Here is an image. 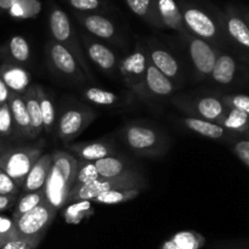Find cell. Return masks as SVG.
Masks as SVG:
<instances>
[{
  "label": "cell",
  "instance_id": "6da1fadb",
  "mask_svg": "<svg viewBox=\"0 0 249 249\" xmlns=\"http://www.w3.org/2000/svg\"><path fill=\"white\" fill-rule=\"evenodd\" d=\"M118 136L128 150L140 157H162L172 145L167 133L157 126L140 122H131L124 125Z\"/></svg>",
  "mask_w": 249,
  "mask_h": 249
},
{
  "label": "cell",
  "instance_id": "7a4b0ae2",
  "mask_svg": "<svg viewBox=\"0 0 249 249\" xmlns=\"http://www.w3.org/2000/svg\"><path fill=\"white\" fill-rule=\"evenodd\" d=\"M77 158L67 151L53 152V164L48 175L44 191L45 199L56 212L67 204L68 195L74 185Z\"/></svg>",
  "mask_w": 249,
  "mask_h": 249
},
{
  "label": "cell",
  "instance_id": "3957f363",
  "mask_svg": "<svg viewBox=\"0 0 249 249\" xmlns=\"http://www.w3.org/2000/svg\"><path fill=\"white\" fill-rule=\"evenodd\" d=\"M45 141L40 139L31 145L9 146L0 157V168L14 180L19 190L36 160L44 155Z\"/></svg>",
  "mask_w": 249,
  "mask_h": 249
},
{
  "label": "cell",
  "instance_id": "277c9868",
  "mask_svg": "<svg viewBox=\"0 0 249 249\" xmlns=\"http://www.w3.org/2000/svg\"><path fill=\"white\" fill-rule=\"evenodd\" d=\"M147 186L145 177L140 172H130L114 178H100L91 184L74 186L71 190L67 204L74 201H91L105 192L114 190L139 189L143 190Z\"/></svg>",
  "mask_w": 249,
  "mask_h": 249
},
{
  "label": "cell",
  "instance_id": "5b68a950",
  "mask_svg": "<svg viewBox=\"0 0 249 249\" xmlns=\"http://www.w3.org/2000/svg\"><path fill=\"white\" fill-rule=\"evenodd\" d=\"M57 212L45 201L36 208L15 220L17 240L26 242L32 249H36L45 237Z\"/></svg>",
  "mask_w": 249,
  "mask_h": 249
},
{
  "label": "cell",
  "instance_id": "8992f818",
  "mask_svg": "<svg viewBox=\"0 0 249 249\" xmlns=\"http://www.w3.org/2000/svg\"><path fill=\"white\" fill-rule=\"evenodd\" d=\"M147 68V49L139 44L134 51L119 60L118 72L126 89L145 104L152 105L153 100L146 89L145 78Z\"/></svg>",
  "mask_w": 249,
  "mask_h": 249
},
{
  "label": "cell",
  "instance_id": "52a82bcc",
  "mask_svg": "<svg viewBox=\"0 0 249 249\" xmlns=\"http://www.w3.org/2000/svg\"><path fill=\"white\" fill-rule=\"evenodd\" d=\"M50 32L53 36V40L56 43L61 44L63 48L67 49L73 57L75 58L78 63H79L80 68L84 72L87 80L91 84L96 83L92 71L90 68L88 58L85 56V53L83 51L82 45L78 41L77 36H75L74 32H73L72 24H71L70 18L67 15L60 9H55L50 15Z\"/></svg>",
  "mask_w": 249,
  "mask_h": 249
},
{
  "label": "cell",
  "instance_id": "ba28073f",
  "mask_svg": "<svg viewBox=\"0 0 249 249\" xmlns=\"http://www.w3.org/2000/svg\"><path fill=\"white\" fill-rule=\"evenodd\" d=\"M172 104L191 118L204 119L214 123H216L226 111V106L220 96L214 95H174Z\"/></svg>",
  "mask_w": 249,
  "mask_h": 249
},
{
  "label": "cell",
  "instance_id": "9c48e42d",
  "mask_svg": "<svg viewBox=\"0 0 249 249\" xmlns=\"http://www.w3.org/2000/svg\"><path fill=\"white\" fill-rule=\"evenodd\" d=\"M209 79L225 88H249V66L231 53L220 50Z\"/></svg>",
  "mask_w": 249,
  "mask_h": 249
},
{
  "label": "cell",
  "instance_id": "30bf717a",
  "mask_svg": "<svg viewBox=\"0 0 249 249\" xmlns=\"http://www.w3.org/2000/svg\"><path fill=\"white\" fill-rule=\"evenodd\" d=\"M96 118L94 109L83 105L70 106L61 112L56 123L55 131L58 140L65 145L72 143L73 140L82 135L85 129Z\"/></svg>",
  "mask_w": 249,
  "mask_h": 249
},
{
  "label": "cell",
  "instance_id": "8fae6325",
  "mask_svg": "<svg viewBox=\"0 0 249 249\" xmlns=\"http://www.w3.org/2000/svg\"><path fill=\"white\" fill-rule=\"evenodd\" d=\"M45 55L49 68L53 75L72 84L88 83L79 63L75 61L72 53L61 44L53 40L49 41L45 49Z\"/></svg>",
  "mask_w": 249,
  "mask_h": 249
},
{
  "label": "cell",
  "instance_id": "7c38bea8",
  "mask_svg": "<svg viewBox=\"0 0 249 249\" xmlns=\"http://www.w3.org/2000/svg\"><path fill=\"white\" fill-rule=\"evenodd\" d=\"M187 51L194 65L197 79L206 80L211 77L212 71L218 58L219 49L208 41L195 36H187Z\"/></svg>",
  "mask_w": 249,
  "mask_h": 249
},
{
  "label": "cell",
  "instance_id": "4fadbf2b",
  "mask_svg": "<svg viewBox=\"0 0 249 249\" xmlns=\"http://www.w3.org/2000/svg\"><path fill=\"white\" fill-rule=\"evenodd\" d=\"M182 18L185 26L195 34V36L208 41L221 50L220 48L224 45V40L220 36V32L215 22L206 12L196 7H190L184 11Z\"/></svg>",
  "mask_w": 249,
  "mask_h": 249
},
{
  "label": "cell",
  "instance_id": "5bb4252c",
  "mask_svg": "<svg viewBox=\"0 0 249 249\" xmlns=\"http://www.w3.org/2000/svg\"><path fill=\"white\" fill-rule=\"evenodd\" d=\"M225 31L236 48V57L249 66V27L243 18L230 15L225 21Z\"/></svg>",
  "mask_w": 249,
  "mask_h": 249
},
{
  "label": "cell",
  "instance_id": "9a60e30c",
  "mask_svg": "<svg viewBox=\"0 0 249 249\" xmlns=\"http://www.w3.org/2000/svg\"><path fill=\"white\" fill-rule=\"evenodd\" d=\"M66 150L74 156L78 160H89V162H96L108 156L116 155V147L108 140H95V141H84V142L68 143Z\"/></svg>",
  "mask_w": 249,
  "mask_h": 249
},
{
  "label": "cell",
  "instance_id": "2e32d148",
  "mask_svg": "<svg viewBox=\"0 0 249 249\" xmlns=\"http://www.w3.org/2000/svg\"><path fill=\"white\" fill-rule=\"evenodd\" d=\"M146 89L151 99L160 100L165 97L174 96L177 90L179 89V85L173 82L168 77H165L162 72L155 67L151 60L147 56V68H146V78H145Z\"/></svg>",
  "mask_w": 249,
  "mask_h": 249
},
{
  "label": "cell",
  "instance_id": "e0dca14e",
  "mask_svg": "<svg viewBox=\"0 0 249 249\" xmlns=\"http://www.w3.org/2000/svg\"><path fill=\"white\" fill-rule=\"evenodd\" d=\"M83 41H84L85 50H87V58H89L106 74H116L119 65V58L116 53H113L107 45L96 40L84 38Z\"/></svg>",
  "mask_w": 249,
  "mask_h": 249
},
{
  "label": "cell",
  "instance_id": "ac0fdd59",
  "mask_svg": "<svg viewBox=\"0 0 249 249\" xmlns=\"http://www.w3.org/2000/svg\"><path fill=\"white\" fill-rule=\"evenodd\" d=\"M147 56L160 72L179 85L184 75L179 61L172 53L157 46H150L147 49Z\"/></svg>",
  "mask_w": 249,
  "mask_h": 249
},
{
  "label": "cell",
  "instance_id": "d6986e66",
  "mask_svg": "<svg viewBox=\"0 0 249 249\" xmlns=\"http://www.w3.org/2000/svg\"><path fill=\"white\" fill-rule=\"evenodd\" d=\"M7 104L11 111L12 122H14V138L16 139H27L32 140L31 134V121H29L28 112H27L26 104L22 95L10 92Z\"/></svg>",
  "mask_w": 249,
  "mask_h": 249
},
{
  "label": "cell",
  "instance_id": "ffe728a7",
  "mask_svg": "<svg viewBox=\"0 0 249 249\" xmlns=\"http://www.w3.org/2000/svg\"><path fill=\"white\" fill-rule=\"evenodd\" d=\"M0 78L7 89L15 94L23 95L31 87V73L23 66L4 62L0 66Z\"/></svg>",
  "mask_w": 249,
  "mask_h": 249
},
{
  "label": "cell",
  "instance_id": "44dd1931",
  "mask_svg": "<svg viewBox=\"0 0 249 249\" xmlns=\"http://www.w3.org/2000/svg\"><path fill=\"white\" fill-rule=\"evenodd\" d=\"M181 124L186 129H189L192 133L197 134L203 138L211 139V140H219L224 141V142L229 143L232 140L235 134L229 133L228 130L220 126L219 124L214 123V122L204 121V119H197L191 118V117H186V118L181 119Z\"/></svg>",
  "mask_w": 249,
  "mask_h": 249
},
{
  "label": "cell",
  "instance_id": "7402d4cb",
  "mask_svg": "<svg viewBox=\"0 0 249 249\" xmlns=\"http://www.w3.org/2000/svg\"><path fill=\"white\" fill-rule=\"evenodd\" d=\"M51 164H53V153H44L29 170L21 189L22 191L27 194L43 189L50 173Z\"/></svg>",
  "mask_w": 249,
  "mask_h": 249
},
{
  "label": "cell",
  "instance_id": "603a6c76",
  "mask_svg": "<svg viewBox=\"0 0 249 249\" xmlns=\"http://www.w3.org/2000/svg\"><path fill=\"white\" fill-rule=\"evenodd\" d=\"M95 165L101 178H114L126 173L138 172L130 160L118 155H112L96 160Z\"/></svg>",
  "mask_w": 249,
  "mask_h": 249
},
{
  "label": "cell",
  "instance_id": "cb8c5ba5",
  "mask_svg": "<svg viewBox=\"0 0 249 249\" xmlns=\"http://www.w3.org/2000/svg\"><path fill=\"white\" fill-rule=\"evenodd\" d=\"M26 104L27 112H28L29 121H31V134L32 140L40 138L41 134L44 133L43 128V118H41L40 105H39L38 96H36V85H31L22 95Z\"/></svg>",
  "mask_w": 249,
  "mask_h": 249
},
{
  "label": "cell",
  "instance_id": "d4e9b609",
  "mask_svg": "<svg viewBox=\"0 0 249 249\" xmlns=\"http://www.w3.org/2000/svg\"><path fill=\"white\" fill-rule=\"evenodd\" d=\"M2 57L5 58V62L15 63V65L24 66L31 61V48L29 44L23 36H12L6 44L4 49Z\"/></svg>",
  "mask_w": 249,
  "mask_h": 249
},
{
  "label": "cell",
  "instance_id": "484cf974",
  "mask_svg": "<svg viewBox=\"0 0 249 249\" xmlns=\"http://www.w3.org/2000/svg\"><path fill=\"white\" fill-rule=\"evenodd\" d=\"M158 16L163 26L173 31L185 33V23L182 14L180 12L174 0H158Z\"/></svg>",
  "mask_w": 249,
  "mask_h": 249
},
{
  "label": "cell",
  "instance_id": "4316f807",
  "mask_svg": "<svg viewBox=\"0 0 249 249\" xmlns=\"http://www.w3.org/2000/svg\"><path fill=\"white\" fill-rule=\"evenodd\" d=\"M83 26L89 33L100 39L116 41V27L109 19L100 15H89L83 18Z\"/></svg>",
  "mask_w": 249,
  "mask_h": 249
},
{
  "label": "cell",
  "instance_id": "83f0119b",
  "mask_svg": "<svg viewBox=\"0 0 249 249\" xmlns=\"http://www.w3.org/2000/svg\"><path fill=\"white\" fill-rule=\"evenodd\" d=\"M206 246V237L197 231H180L170 240L163 242L160 249H201Z\"/></svg>",
  "mask_w": 249,
  "mask_h": 249
},
{
  "label": "cell",
  "instance_id": "f1b7e54d",
  "mask_svg": "<svg viewBox=\"0 0 249 249\" xmlns=\"http://www.w3.org/2000/svg\"><path fill=\"white\" fill-rule=\"evenodd\" d=\"M216 124L223 126L229 133L235 135H245L249 130V117L237 109L228 108L223 116L216 121Z\"/></svg>",
  "mask_w": 249,
  "mask_h": 249
},
{
  "label": "cell",
  "instance_id": "f546056e",
  "mask_svg": "<svg viewBox=\"0 0 249 249\" xmlns=\"http://www.w3.org/2000/svg\"><path fill=\"white\" fill-rule=\"evenodd\" d=\"M36 96H38L39 105H40L41 118H43L44 133L46 135H53L56 126V112L53 101L49 97L48 92L41 85H36Z\"/></svg>",
  "mask_w": 249,
  "mask_h": 249
},
{
  "label": "cell",
  "instance_id": "4dcf8cb0",
  "mask_svg": "<svg viewBox=\"0 0 249 249\" xmlns=\"http://www.w3.org/2000/svg\"><path fill=\"white\" fill-rule=\"evenodd\" d=\"M83 97L90 104L97 105L101 107H118L122 105L123 97L119 94L108 90L101 89L97 87L85 88L82 92Z\"/></svg>",
  "mask_w": 249,
  "mask_h": 249
},
{
  "label": "cell",
  "instance_id": "1f68e13d",
  "mask_svg": "<svg viewBox=\"0 0 249 249\" xmlns=\"http://www.w3.org/2000/svg\"><path fill=\"white\" fill-rule=\"evenodd\" d=\"M94 214L91 201H74L63 207L62 216L67 224L77 225Z\"/></svg>",
  "mask_w": 249,
  "mask_h": 249
},
{
  "label": "cell",
  "instance_id": "d6a6232c",
  "mask_svg": "<svg viewBox=\"0 0 249 249\" xmlns=\"http://www.w3.org/2000/svg\"><path fill=\"white\" fill-rule=\"evenodd\" d=\"M44 201H45V191H44V187L38 190V191L27 192L22 197H18L16 204H15L14 212H12V220H17L23 214L33 211L34 208H36Z\"/></svg>",
  "mask_w": 249,
  "mask_h": 249
},
{
  "label": "cell",
  "instance_id": "836d02e7",
  "mask_svg": "<svg viewBox=\"0 0 249 249\" xmlns=\"http://www.w3.org/2000/svg\"><path fill=\"white\" fill-rule=\"evenodd\" d=\"M142 190L139 189H126V190H114V191L105 192L100 195L96 198L92 199L94 203L99 204H119L124 202L131 201L136 198L141 194Z\"/></svg>",
  "mask_w": 249,
  "mask_h": 249
},
{
  "label": "cell",
  "instance_id": "e575fe53",
  "mask_svg": "<svg viewBox=\"0 0 249 249\" xmlns=\"http://www.w3.org/2000/svg\"><path fill=\"white\" fill-rule=\"evenodd\" d=\"M100 178L101 177L97 172L95 162H89V160H83L77 158V173H75L73 187L91 184V182L96 181Z\"/></svg>",
  "mask_w": 249,
  "mask_h": 249
},
{
  "label": "cell",
  "instance_id": "d590c367",
  "mask_svg": "<svg viewBox=\"0 0 249 249\" xmlns=\"http://www.w3.org/2000/svg\"><path fill=\"white\" fill-rule=\"evenodd\" d=\"M10 15L17 18H31L40 11V2L38 0H19L9 10Z\"/></svg>",
  "mask_w": 249,
  "mask_h": 249
},
{
  "label": "cell",
  "instance_id": "8d00e7d4",
  "mask_svg": "<svg viewBox=\"0 0 249 249\" xmlns=\"http://www.w3.org/2000/svg\"><path fill=\"white\" fill-rule=\"evenodd\" d=\"M223 104L228 108L237 109L249 117V95L248 94H223L220 95Z\"/></svg>",
  "mask_w": 249,
  "mask_h": 249
},
{
  "label": "cell",
  "instance_id": "74e56055",
  "mask_svg": "<svg viewBox=\"0 0 249 249\" xmlns=\"http://www.w3.org/2000/svg\"><path fill=\"white\" fill-rule=\"evenodd\" d=\"M236 157L249 169V139L243 135H237L228 143Z\"/></svg>",
  "mask_w": 249,
  "mask_h": 249
},
{
  "label": "cell",
  "instance_id": "f35d334b",
  "mask_svg": "<svg viewBox=\"0 0 249 249\" xmlns=\"http://www.w3.org/2000/svg\"><path fill=\"white\" fill-rule=\"evenodd\" d=\"M0 138L15 140L14 122H12L11 111H10V106L7 102L0 107Z\"/></svg>",
  "mask_w": 249,
  "mask_h": 249
},
{
  "label": "cell",
  "instance_id": "ab89813d",
  "mask_svg": "<svg viewBox=\"0 0 249 249\" xmlns=\"http://www.w3.org/2000/svg\"><path fill=\"white\" fill-rule=\"evenodd\" d=\"M12 240H17L15 221L10 216L0 214V248Z\"/></svg>",
  "mask_w": 249,
  "mask_h": 249
},
{
  "label": "cell",
  "instance_id": "60d3db41",
  "mask_svg": "<svg viewBox=\"0 0 249 249\" xmlns=\"http://www.w3.org/2000/svg\"><path fill=\"white\" fill-rule=\"evenodd\" d=\"M19 194V189L15 184L14 180L0 168V195L9 196V195Z\"/></svg>",
  "mask_w": 249,
  "mask_h": 249
},
{
  "label": "cell",
  "instance_id": "b9f144b4",
  "mask_svg": "<svg viewBox=\"0 0 249 249\" xmlns=\"http://www.w3.org/2000/svg\"><path fill=\"white\" fill-rule=\"evenodd\" d=\"M126 4L131 11L140 17H146L150 15L151 0H126Z\"/></svg>",
  "mask_w": 249,
  "mask_h": 249
},
{
  "label": "cell",
  "instance_id": "7bdbcfd3",
  "mask_svg": "<svg viewBox=\"0 0 249 249\" xmlns=\"http://www.w3.org/2000/svg\"><path fill=\"white\" fill-rule=\"evenodd\" d=\"M213 249H249L248 241H220L212 246Z\"/></svg>",
  "mask_w": 249,
  "mask_h": 249
},
{
  "label": "cell",
  "instance_id": "ee69618b",
  "mask_svg": "<svg viewBox=\"0 0 249 249\" xmlns=\"http://www.w3.org/2000/svg\"><path fill=\"white\" fill-rule=\"evenodd\" d=\"M71 5L80 11H90L99 7V0H71Z\"/></svg>",
  "mask_w": 249,
  "mask_h": 249
},
{
  "label": "cell",
  "instance_id": "f6af8a7d",
  "mask_svg": "<svg viewBox=\"0 0 249 249\" xmlns=\"http://www.w3.org/2000/svg\"><path fill=\"white\" fill-rule=\"evenodd\" d=\"M19 194L17 195H9V196H2L0 195V213L4 211H7L9 208H11L12 206H15L18 199Z\"/></svg>",
  "mask_w": 249,
  "mask_h": 249
},
{
  "label": "cell",
  "instance_id": "bcb514c9",
  "mask_svg": "<svg viewBox=\"0 0 249 249\" xmlns=\"http://www.w3.org/2000/svg\"><path fill=\"white\" fill-rule=\"evenodd\" d=\"M0 249H32V248L29 247L26 242H23V241L12 240L10 241V242H7L6 245L2 246Z\"/></svg>",
  "mask_w": 249,
  "mask_h": 249
},
{
  "label": "cell",
  "instance_id": "7dc6e473",
  "mask_svg": "<svg viewBox=\"0 0 249 249\" xmlns=\"http://www.w3.org/2000/svg\"><path fill=\"white\" fill-rule=\"evenodd\" d=\"M10 92L11 91L7 89V87L5 85V83L2 82L1 78H0V105L6 104L7 100H9Z\"/></svg>",
  "mask_w": 249,
  "mask_h": 249
},
{
  "label": "cell",
  "instance_id": "c3c4849f",
  "mask_svg": "<svg viewBox=\"0 0 249 249\" xmlns=\"http://www.w3.org/2000/svg\"><path fill=\"white\" fill-rule=\"evenodd\" d=\"M19 0H0V9L1 10H10L16 2Z\"/></svg>",
  "mask_w": 249,
  "mask_h": 249
},
{
  "label": "cell",
  "instance_id": "681fc988",
  "mask_svg": "<svg viewBox=\"0 0 249 249\" xmlns=\"http://www.w3.org/2000/svg\"><path fill=\"white\" fill-rule=\"evenodd\" d=\"M7 147H9V145H6V143H5L4 141L0 140V157H1L2 153L5 152V150H6Z\"/></svg>",
  "mask_w": 249,
  "mask_h": 249
},
{
  "label": "cell",
  "instance_id": "f907efd6",
  "mask_svg": "<svg viewBox=\"0 0 249 249\" xmlns=\"http://www.w3.org/2000/svg\"><path fill=\"white\" fill-rule=\"evenodd\" d=\"M243 136H245V138H247V139H249V130L247 131V133H246L245 134V135H243Z\"/></svg>",
  "mask_w": 249,
  "mask_h": 249
},
{
  "label": "cell",
  "instance_id": "816d5d0a",
  "mask_svg": "<svg viewBox=\"0 0 249 249\" xmlns=\"http://www.w3.org/2000/svg\"><path fill=\"white\" fill-rule=\"evenodd\" d=\"M246 23H247V24H248V27H249V17H248V19H247V21H246Z\"/></svg>",
  "mask_w": 249,
  "mask_h": 249
},
{
  "label": "cell",
  "instance_id": "f5cc1de1",
  "mask_svg": "<svg viewBox=\"0 0 249 249\" xmlns=\"http://www.w3.org/2000/svg\"><path fill=\"white\" fill-rule=\"evenodd\" d=\"M0 107H1V105H0Z\"/></svg>",
  "mask_w": 249,
  "mask_h": 249
}]
</instances>
